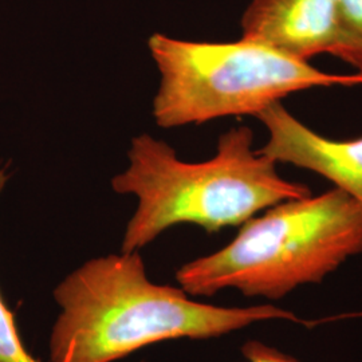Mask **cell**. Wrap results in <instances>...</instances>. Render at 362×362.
<instances>
[{
	"instance_id": "obj_1",
	"label": "cell",
	"mask_w": 362,
	"mask_h": 362,
	"mask_svg": "<svg viewBox=\"0 0 362 362\" xmlns=\"http://www.w3.org/2000/svg\"><path fill=\"white\" fill-rule=\"evenodd\" d=\"M54 299L61 313L49 339L52 362H115L152 344L209 339L267 321L321 324L272 303L221 308L180 286L156 285L139 251L88 260L55 287Z\"/></svg>"
},
{
	"instance_id": "obj_2",
	"label": "cell",
	"mask_w": 362,
	"mask_h": 362,
	"mask_svg": "<svg viewBox=\"0 0 362 362\" xmlns=\"http://www.w3.org/2000/svg\"><path fill=\"white\" fill-rule=\"evenodd\" d=\"M252 144L248 127L233 128L220 136L212 158L187 163L169 144L148 133L136 136L128 168L112 179L115 192L139 200L121 251H140L173 226L194 224L218 233L282 202L310 196L308 185L284 179L276 163Z\"/></svg>"
},
{
	"instance_id": "obj_3",
	"label": "cell",
	"mask_w": 362,
	"mask_h": 362,
	"mask_svg": "<svg viewBox=\"0 0 362 362\" xmlns=\"http://www.w3.org/2000/svg\"><path fill=\"white\" fill-rule=\"evenodd\" d=\"M362 254V204L342 189L282 202L242 224L219 251L185 263L176 281L191 297L233 288L279 300L317 285Z\"/></svg>"
},
{
	"instance_id": "obj_4",
	"label": "cell",
	"mask_w": 362,
	"mask_h": 362,
	"mask_svg": "<svg viewBox=\"0 0 362 362\" xmlns=\"http://www.w3.org/2000/svg\"><path fill=\"white\" fill-rule=\"evenodd\" d=\"M148 49L160 71L152 113L165 129L221 117H255L311 88L362 86L361 74L325 73L243 38L212 43L153 34Z\"/></svg>"
},
{
	"instance_id": "obj_5",
	"label": "cell",
	"mask_w": 362,
	"mask_h": 362,
	"mask_svg": "<svg viewBox=\"0 0 362 362\" xmlns=\"http://www.w3.org/2000/svg\"><path fill=\"white\" fill-rule=\"evenodd\" d=\"M255 117L269 132V141L259 149L260 153L276 164L309 169L362 204V137L348 141L326 139L298 121L281 103Z\"/></svg>"
},
{
	"instance_id": "obj_6",
	"label": "cell",
	"mask_w": 362,
	"mask_h": 362,
	"mask_svg": "<svg viewBox=\"0 0 362 362\" xmlns=\"http://www.w3.org/2000/svg\"><path fill=\"white\" fill-rule=\"evenodd\" d=\"M242 38L299 62L334 54L336 0H251L242 18Z\"/></svg>"
},
{
	"instance_id": "obj_7",
	"label": "cell",
	"mask_w": 362,
	"mask_h": 362,
	"mask_svg": "<svg viewBox=\"0 0 362 362\" xmlns=\"http://www.w3.org/2000/svg\"><path fill=\"white\" fill-rule=\"evenodd\" d=\"M338 40L334 57L362 76V0H336Z\"/></svg>"
},
{
	"instance_id": "obj_8",
	"label": "cell",
	"mask_w": 362,
	"mask_h": 362,
	"mask_svg": "<svg viewBox=\"0 0 362 362\" xmlns=\"http://www.w3.org/2000/svg\"><path fill=\"white\" fill-rule=\"evenodd\" d=\"M7 173L0 168V194L6 185ZM0 362H40L25 348L11 310L0 296Z\"/></svg>"
},
{
	"instance_id": "obj_9",
	"label": "cell",
	"mask_w": 362,
	"mask_h": 362,
	"mask_svg": "<svg viewBox=\"0 0 362 362\" xmlns=\"http://www.w3.org/2000/svg\"><path fill=\"white\" fill-rule=\"evenodd\" d=\"M242 354L247 362H299L294 356L257 339L246 342L242 346Z\"/></svg>"
}]
</instances>
